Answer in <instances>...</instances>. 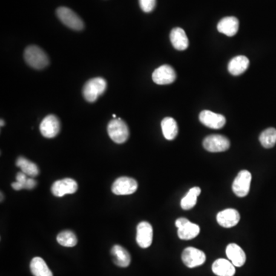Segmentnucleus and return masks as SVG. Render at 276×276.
I'll return each mask as SVG.
<instances>
[{"label":"nucleus","mask_w":276,"mask_h":276,"mask_svg":"<svg viewBox=\"0 0 276 276\" xmlns=\"http://www.w3.org/2000/svg\"><path fill=\"white\" fill-rule=\"evenodd\" d=\"M28 177L26 173H23L22 171L19 172V173H17L16 175V181L18 182H21L22 183L23 187L25 189V184H26V181H27Z\"/></svg>","instance_id":"29"},{"label":"nucleus","mask_w":276,"mask_h":276,"mask_svg":"<svg viewBox=\"0 0 276 276\" xmlns=\"http://www.w3.org/2000/svg\"><path fill=\"white\" fill-rule=\"evenodd\" d=\"M26 63L35 69H43L49 64L47 54L36 45H30L26 48L24 52Z\"/></svg>","instance_id":"1"},{"label":"nucleus","mask_w":276,"mask_h":276,"mask_svg":"<svg viewBox=\"0 0 276 276\" xmlns=\"http://www.w3.org/2000/svg\"><path fill=\"white\" fill-rule=\"evenodd\" d=\"M36 184L37 182L35 179H32V178H28L27 181H26V184H25V189L32 190V189L35 188Z\"/></svg>","instance_id":"30"},{"label":"nucleus","mask_w":276,"mask_h":276,"mask_svg":"<svg viewBox=\"0 0 276 276\" xmlns=\"http://www.w3.org/2000/svg\"><path fill=\"white\" fill-rule=\"evenodd\" d=\"M113 118H116V115L113 114Z\"/></svg>","instance_id":"33"},{"label":"nucleus","mask_w":276,"mask_h":276,"mask_svg":"<svg viewBox=\"0 0 276 276\" xmlns=\"http://www.w3.org/2000/svg\"><path fill=\"white\" fill-rule=\"evenodd\" d=\"M12 187L15 190H21V189H24V187H23L22 183L18 182V181H16V182H12Z\"/></svg>","instance_id":"31"},{"label":"nucleus","mask_w":276,"mask_h":276,"mask_svg":"<svg viewBox=\"0 0 276 276\" xmlns=\"http://www.w3.org/2000/svg\"><path fill=\"white\" fill-rule=\"evenodd\" d=\"M111 255L113 261L118 266L125 268L130 265L131 258L127 249L119 245H113L111 248Z\"/></svg>","instance_id":"21"},{"label":"nucleus","mask_w":276,"mask_h":276,"mask_svg":"<svg viewBox=\"0 0 276 276\" xmlns=\"http://www.w3.org/2000/svg\"><path fill=\"white\" fill-rule=\"evenodd\" d=\"M201 193V189L199 187H193L189 190L186 196L181 199L180 205L182 209L189 210L196 205L197 202V197Z\"/></svg>","instance_id":"25"},{"label":"nucleus","mask_w":276,"mask_h":276,"mask_svg":"<svg viewBox=\"0 0 276 276\" xmlns=\"http://www.w3.org/2000/svg\"><path fill=\"white\" fill-rule=\"evenodd\" d=\"M176 74L172 66L164 64L156 68L152 75V79L156 84L159 85L171 84L174 82Z\"/></svg>","instance_id":"11"},{"label":"nucleus","mask_w":276,"mask_h":276,"mask_svg":"<svg viewBox=\"0 0 276 276\" xmlns=\"http://www.w3.org/2000/svg\"><path fill=\"white\" fill-rule=\"evenodd\" d=\"M30 269L34 276H53L44 259L35 257L31 261Z\"/></svg>","instance_id":"22"},{"label":"nucleus","mask_w":276,"mask_h":276,"mask_svg":"<svg viewBox=\"0 0 276 276\" xmlns=\"http://www.w3.org/2000/svg\"><path fill=\"white\" fill-rule=\"evenodd\" d=\"M199 121L209 128L220 129L225 124V118L223 115L204 110L199 113Z\"/></svg>","instance_id":"14"},{"label":"nucleus","mask_w":276,"mask_h":276,"mask_svg":"<svg viewBox=\"0 0 276 276\" xmlns=\"http://www.w3.org/2000/svg\"><path fill=\"white\" fill-rule=\"evenodd\" d=\"M259 141L265 148H271L276 144V129L273 127L266 129L259 136Z\"/></svg>","instance_id":"26"},{"label":"nucleus","mask_w":276,"mask_h":276,"mask_svg":"<svg viewBox=\"0 0 276 276\" xmlns=\"http://www.w3.org/2000/svg\"><path fill=\"white\" fill-rule=\"evenodd\" d=\"M227 257L232 263L236 267H241L245 264L246 256L240 246L235 243H231L226 247Z\"/></svg>","instance_id":"17"},{"label":"nucleus","mask_w":276,"mask_h":276,"mask_svg":"<svg viewBox=\"0 0 276 276\" xmlns=\"http://www.w3.org/2000/svg\"><path fill=\"white\" fill-rule=\"evenodd\" d=\"M57 242L64 247H74L78 243L75 233L70 230H64L57 236Z\"/></svg>","instance_id":"27"},{"label":"nucleus","mask_w":276,"mask_h":276,"mask_svg":"<svg viewBox=\"0 0 276 276\" xmlns=\"http://www.w3.org/2000/svg\"><path fill=\"white\" fill-rule=\"evenodd\" d=\"M239 22L237 18L233 16L225 17L219 21L217 29L219 32L228 37L234 36L239 30Z\"/></svg>","instance_id":"16"},{"label":"nucleus","mask_w":276,"mask_h":276,"mask_svg":"<svg viewBox=\"0 0 276 276\" xmlns=\"http://www.w3.org/2000/svg\"><path fill=\"white\" fill-rule=\"evenodd\" d=\"M170 41L176 50L183 51L188 48L189 39L187 34L181 28H174L170 32Z\"/></svg>","instance_id":"18"},{"label":"nucleus","mask_w":276,"mask_h":276,"mask_svg":"<svg viewBox=\"0 0 276 276\" xmlns=\"http://www.w3.org/2000/svg\"><path fill=\"white\" fill-rule=\"evenodd\" d=\"M78 190V183L75 179L64 178L61 180H57L52 184L51 191L54 196L62 197L66 194H72Z\"/></svg>","instance_id":"10"},{"label":"nucleus","mask_w":276,"mask_h":276,"mask_svg":"<svg viewBox=\"0 0 276 276\" xmlns=\"http://www.w3.org/2000/svg\"><path fill=\"white\" fill-rule=\"evenodd\" d=\"M107 133L110 139L117 144L126 142L130 134L128 126L121 118L112 120L109 122Z\"/></svg>","instance_id":"3"},{"label":"nucleus","mask_w":276,"mask_h":276,"mask_svg":"<svg viewBox=\"0 0 276 276\" xmlns=\"http://www.w3.org/2000/svg\"><path fill=\"white\" fill-rule=\"evenodd\" d=\"M205 259L206 257L203 251L193 247H188L182 251V262L188 268H195L202 265L205 262Z\"/></svg>","instance_id":"9"},{"label":"nucleus","mask_w":276,"mask_h":276,"mask_svg":"<svg viewBox=\"0 0 276 276\" xmlns=\"http://www.w3.org/2000/svg\"><path fill=\"white\" fill-rule=\"evenodd\" d=\"M251 175L248 170H242L235 178L233 183V191L239 197H245L249 193Z\"/></svg>","instance_id":"7"},{"label":"nucleus","mask_w":276,"mask_h":276,"mask_svg":"<svg viewBox=\"0 0 276 276\" xmlns=\"http://www.w3.org/2000/svg\"><path fill=\"white\" fill-rule=\"evenodd\" d=\"M249 66V60L243 55L235 57L228 64V70L231 75L237 76L242 75L248 69Z\"/></svg>","instance_id":"20"},{"label":"nucleus","mask_w":276,"mask_h":276,"mask_svg":"<svg viewBox=\"0 0 276 276\" xmlns=\"http://www.w3.org/2000/svg\"><path fill=\"white\" fill-rule=\"evenodd\" d=\"M176 226L178 228V236L182 240H190L199 235L200 228L196 224L192 223L186 218L176 219Z\"/></svg>","instance_id":"6"},{"label":"nucleus","mask_w":276,"mask_h":276,"mask_svg":"<svg viewBox=\"0 0 276 276\" xmlns=\"http://www.w3.org/2000/svg\"><path fill=\"white\" fill-rule=\"evenodd\" d=\"M214 274L218 276H233L236 273L235 265L229 261L219 259L213 262L212 265Z\"/></svg>","instance_id":"19"},{"label":"nucleus","mask_w":276,"mask_h":276,"mask_svg":"<svg viewBox=\"0 0 276 276\" xmlns=\"http://www.w3.org/2000/svg\"><path fill=\"white\" fill-rule=\"evenodd\" d=\"M56 13L60 21L70 29L75 31H81L84 29V21L69 8L59 7L57 9Z\"/></svg>","instance_id":"4"},{"label":"nucleus","mask_w":276,"mask_h":276,"mask_svg":"<svg viewBox=\"0 0 276 276\" xmlns=\"http://www.w3.org/2000/svg\"><path fill=\"white\" fill-rule=\"evenodd\" d=\"M39 128L44 137H55L58 134L61 128L59 119L55 115H48L41 121Z\"/></svg>","instance_id":"12"},{"label":"nucleus","mask_w":276,"mask_h":276,"mask_svg":"<svg viewBox=\"0 0 276 276\" xmlns=\"http://www.w3.org/2000/svg\"><path fill=\"white\" fill-rule=\"evenodd\" d=\"M140 6L144 12H151L156 6V0H139Z\"/></svg>","instance_id":"28"},{"label":"nucleus","mask_w":276,"mask_h":276,"mask_svg":"<svg viewBox=\"0 0 276 276\" xmlns=\"http://www.w3.org/2000/svg\"><path fill=\"white\" fill-rule=\"evenodd\" d=\"M216 219L221 226L231 228L239 223L240 215L235 209H226L218 213Z\"/></svg>","instance_id":"15"},{"label":"nucleus","mask_w":276,"mask_h":276,"mask_svg":"<svg viewBox=\"0 0 276 276\" xmlns=\"http://www.w3.org/2000/svg\"><path fill=\"white\" fill-rule=\"evenodd\" d=\"M202 145L207 151L218 153L228 150L230 142L228 138L222 135L211 134L204 139Z\"/></svg>","instance_id":"5"},{"label":"nucleus","mask_w":276,"mask_h":276,"mask_svg":"<svg viewBox=\"0 0 276 276\" xmlns=\"http://www.w3.org/2000/svg\"><path fill=\"white\" fill-rule=\"evenodd\" d=\"M107 88V81L103 78H95L87 81L83 87L84 99L88 102H95L98 97L104 93Z\"/></svg>","instance_id":"2"},{"label":"nucleus","mask_w":276,"mask_h":276,"mask_svg":"<svg viewBox=\"0 0 276 276\" xmlns=\"http://www.w3.org/2000/svg\"><path fill=\"white\" fill-rule=\"evenodd\" d=\"M136 242L141 248L150 246L153 241V227L146 221L140 222L136 227Z\"/></svg>","instance_id":"13"},{"label":"nucleus","mask_w":276,"mask_h":276,"mask_svg":"<svg viewBox=\"0 0 276 276\" xmlns=\"http://www.w3.org/2000/svg\"><path fill=\"white\" fill-rule=\"evenodd\" d=\"M137 182L133 178L121 176L118 178L112 185L113 193L119 196L133 194L137 190Z\"/></svg>","instance_id":"8"},{"label":"nucleus","mask_w":276,"mask_h":276,"mask_svg":"<svg viewBox=\"0 0 276 276\" xmlns=\"http://www.w3.org/2000/svg\"><path fill=\"white\" fill-rule=\"evenodd\" d=\"M163 133L164 137L169 141L175 139L178 134V126L176 121L173 118L167 117L161 122Z\"/></svg>","instance_id":"23"},{"label":"nucleus","mask_w":276,"mask_h":276,"mask_svg":"<svg viewBox=\"0 0 276 276\" xmlns=\"http://www.w3.org/2000/svg\"><path fill=\"white\" fill-rule=\"evenodd\" d=\"M15 164H16L17 167L21 169L23 173H26L27 176H31V177H35L39 174V169H38V166L23 156H19L17 159Z\"/></svg>","instance_id":"24"},{"label":"nucleus","mask_w":276,"mask_h":276,"mask_svg":"<svg viewBox=\"0 0 276 276\" xmlns=\"http://www.w3.org/2000/svg\"><path fill=\"white\" fill-rule=\"evenodd\" d=\"M5 123L4 121H3V120H1V127H3V125H4Z\"/></svg>","instance_id":"32"}]
</instances>
